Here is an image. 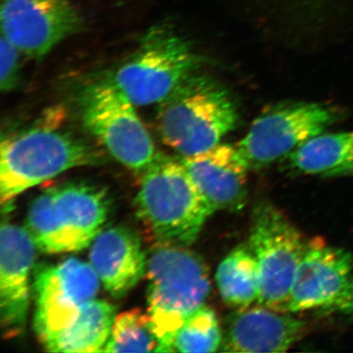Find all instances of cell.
Here are the masks:
<instances>
[{"instance_id": "1", "label": "cell", "mask_w": 353, "mask_h": 353, "mask_svg": "<svg viewBox=\"0 0 353 353\" xmlns=\"http://www.w3.org/2000/svg\"><path fill=\"white\" fill-rule=\"evenodd\" d=\"M134 208L139 219L162 243H194L215 212L181 159L158 155L143 170Z\"/></svg>"}, {"instance_id": "2", "label": "cell", "mask_w": 353, "mask_h": 353, "mask_svg": "<svg viewBox=\"0 0 353 353\" xmlns=\"http://www.w3.org/2000/svg\"><path fill=\"white\" fill-rule=\"evenodd\" d=\"M157 120L165 145L187 157L219 145L238 113L224 88L194 73L158 104Z\"/></svg>"}, {"instance_id": "3", "label": "cell", "mask_w": 353, "mask_h": 353, "mask_svg": "<svg viewBox=\"0 0 353 353\" xmlns=\"http://www.w3.org/2000/svg\"><path fill=\"white\" fill-rule=\"evenodd\" d=\"M145 274L148 314L159 343L157 352H175L176 333L203 306L210 292L208 267L196 253L166 245L150 254Z\"/></svg>"}, {"instance_id": "4", "label": "cell", "mask_w": 353, "mask_h": 353, "mask_svg": "<svg viewBox=\"0 0 353 353\" xmlns=\"http://www.w3.org/2000/svg\"><path fill=\"white\" fill-rule=\"evenodd\" d=\"M101 155L69 132L48 126L7 137L0 146V201L3 208L26 190L75 167L94 165Z\"/></svg>"}, {"instance_id": "5", "label": "cell", "mask_w": 353, "mask_h": 353, "mask_svg": "<svg viewBox=\"0 0 353 353\" xmlns=\"http://www.w3.org/2000/svg\"><path fill=\"white\" fill-rule=\"evenodd\" d=\"M105 190L67 183L39 194L32 202L26 229L38 250L46 253L77 252L88 248L108 217Z\"/></svg>"}, {"instance_id": "6", "label": "cell", "mask_w": 353, "mask_h": 353, "mask_svg": "<svg viewBox=\"0 0 353 353\" xmlns=\"http://www.w3.org/2000/svg\"><path fill=\"white\" fill-rule=\"evenodd\" d=\"M197 65L189 41L171 26L158 25L141 38L112 80L134 105H152L196 73Z\"/></svg>"}, {"instance_id": "7", "label": "cell", "mask_w": 353, "mask_h": 353, "mask_svg": "<svg viewBox=\"0 0 353 353\" xmlns=\"http://www.w3.org/2000/svg\"><path fill=\"white\" fill-rule=\"evenodd\" d=\"M134 106L112 79L90 83L80 97L81 116L88 132L120 163L143 171L159 154Z\"/></svg>"}, {"instance_id": "8", "label": "cell", "mask_w": 353, "mask_h": 353, "mask_svg": "<svg viewBox=\"0 0 353 353\" xmlns=\"http://www.w3.org/2000/svg\"><path fill=\"white\" fill-rule=\"evenodd\" d=\"M307 245L301 232L277 208L270 203L255 208L248 248L259 271V305L285 312Z\"/></svg>"}, {"instance_id": "9", "label": "cell", "mask_w": 353, "mask_h": 353, "mask_svg": "<svg viewBox=\"0 0 353 353\" xmlns=\"http://www.w3.org/2000/svg\"><path fill=\"white\" fill-rule=\"evenodd\" d=\"M99 283L92 265L76 259L37 268L34 327L43 347L66 329L82 309L95 299Z\"/></svg>"}, {"instance_id": "10", "label": "cell", "mask_w": 353, "mask_h": 353, "mask_svg": "<svg viewBox=\"0 0 353 353\" xmlns=\"http://www.w3.org/2000/svg\"><path fill=\"white\" fill-rule=\"evenodd\" d=\"M336 116L318 103H294L266 111L236 145L250 170L289 157L334 122Z\"/></svg>"}, {"instance_id": "11", "label": "cell", "mask_w": 353, "mask_h": 353, "mask_svg": "<svg viewBox=\"0 0 353 353\" xmlns=\"http://www.w3.org/2000/svg\"><path fill=\"white\" fill-rule=\"evenodd\" d=\"M1 34L23 54L41 59L82 27L70 0H2Z\"/></svg>"}, {"instance_id": "12", "label": "cell", "mask_w": 353, "mask_h": 353, "mask_svg": "<svg viewBox=\"0 0 353 353\" xmlns=\"http://www.w3.org/2000/svg\"><path fill=\"white\" fill-rule=\"evenodd\" d=\"M353 257L343 248L308 243L297 268L285 313L334 308L350 285Z\"/></svg>"}, {"instance_id": "13", "label": "cell", "mask_w": 353, "mask_h": 353, "mask_svg": "<svg viewBox=\"0 0 353 353\" xmlns=\"http://www.w3.org/2000/svg\"><path fill=\"white\" fill-rule=\"evenodd\" d=\"M37 246L27 229L3 223L0 232V322L6 338L22 333L30 306Z\"/></svg>"}, {"instance_id": "14", "label": "cell", "mask_w": 353, "mask_h": 353, "mask_svg": "<svg viewBox=\"0 0 353 353\" xmlns=\"http://www.w3.org/2000/svg\"><path fill=\"white\" fill-rule=\"evenodd\" d=\"M181 161L214 211L245 208L250 169L236 145L219 143Z\"/></svg>"}, {"instance_id": "15", "label": "cell", "mask_w": 353, "mask_h": 353, "mask_svg": "<svg viewBox=\"0 0 353 353\" xmlns=\"http://www.w3.org/2000/svg\"><path fill=\"white\" fill-rule=\"evenodd\" d=\"M90 264L108 294L121 299L145 275L148 259L134 232L112 227L101 230L90 243Z\"/></svg>"}, {"instance_id": "16", "label": "cell", "mask_w": 353, "mask_h": 353, "mask_svg": "<svg viewBox=\"0 0 353 353\" xmlns=\"http://www.w3.org/2000/svg\"><path fill=\"white\" fill-rule=\"evenodd\" d=\"M275 309H241L230 323L223 350L228 352H284L303 334V321Z\"/></svg>"}, {"instance_id": "17", "label": "cell", "mask_w": 353, "mask_h": 353, "mask_svg": "<svg viewBox=\"0 0 353 353\" xmlns=\"http://www.w3.org/2000/svg\"><path fill=\"white\" fill-rule=\"evenodd\" d=\"M288 157L290 168L304 175L353 176V131L318 134Z\"/></svg>"}, {"instance_id": "18", "label": "cell", "mask_w": 353, "mask_h": 353, "mask_svg": "<svg viewBox=\"0 0 353 353\" xmlns=\"http://www.w3.org/2000/svg\"><path fill=\"white\" fill-rule=\"evenodd\" d=\"M115 317L113 305L94 299L66 329L43 347L50 352H102L110 336Z\"/></svg>"}, {"instance_id": "19", "label": "cell", "mask_w": 353, "mask_h": 353, "mask_svg": "<svg viewBox=\"0 0 353 353\" xmlns=\"http://www.w3.org/2000/svg\"><path fill=\"white\" fill-rule=\"evenodd\" d=\"M216 283L223 301L229 305L245 309L259 303V271L248 245L236 248L221 261Z\"/></svg>"}, {"instance_id": "20", "label": "cell", "mask_w": 353, "mask_h": 353, "mask_svg": "<svg viewBox=\"0 0 353 353\" xmlns=\"http://www.w3.org/2000/svg\"><path fill=\"white\" fill-rule=\"evenodd\" d=\"M158 347L152 318L137 308L116 316L103 352H157Z\"/></svg>"}, {"instance_id": "21", "label": "cell", "mask_w": 353, "mask_h": 353, "mask_svg": "<svg viewBox=\"0 0 353 353\" xmlns=\"http://www.w3.org/2000/svg\"><path fill=\"white\" fill-rule=\"evenodd\" d=\"M222 343L217 316L212 309L201 306L185 320L174 341L175 352H215Z\"/></svg>"}, {"instance_id": "22", "label": "cell", "mask_w": 353, "mask_h": 353, "mask_svg": "<svg viewBox=\"0 0 353 353\" xmlns=\"http://www.w3.org/2000/svg\"><path fill=\"white\" fill-rule=\"evenodd\" d=\"M21 50L1 34L0 41V88L3 92H10L16 87L19 74Z\"/></svg>"}, {"instance_id": "23", "label": "cell", "mask_w": 353, "mask_h": 353, "mask_svg": "<svg viewBox=\"0 0 353 353\" xmlns=\"http://www.w3.org/2000/svg\"><path fill=\"white\" fill-rule=\"evenodd\" d=\"M334 310L353 311V274L348 289L340 301L336 304Z\"/></svg>"}]
</instances>
